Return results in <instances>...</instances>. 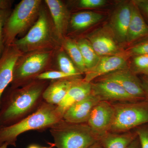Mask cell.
Wrapping results in <instances>:
<instances>
[{
	"label": "cell",
	"mask_w": 148,
	"mask_h": 148,
	"mask_svg": "<svg viewBox=\"0 0 148 148\" xmlns=\"http://www.w3.org/2000/svg\"><path fill=\"white\" fill-rule=\"evenodd\" d=\"M49 83L36 79L21 87L6 88L0 102V126L15 124L36 110Z\"/></svg>",
	"instance_id": "6da1fadb"
},
{
	"label": "cell",
	"mask_w": 148,
	"mask_h": 148,
	"mask_svg": "<svg viewBox=\"0 0 148 148\" xmlns=\"http://www.w3.org/2000/svg\"><path fill=\"white\" fill-rule=\"evenodd\" d=\"M57 106L43 101L36 110L15 124L0 126V146H16L18 136L30 130L50 128L63 119Z\"/></svg>",
	"instance_id": "7a4b0ae2"
},
{
	"label": "cell",
	"mask_w": 148,
	"mask_h": 148,
	"mask_svg": "<svg viewBox=\"0 0 148 148\" xmlns=\"http://www.w3.org/2000/svg\"><path fill=\"white\" fill-rule=\"evenodd\" d=\"M12 44L22 53L42 49H57L61 47V41L47 9L42 5L35 24L25 36L15 40Z\"/></svg>",
	"instance_id": "3957f363"
},
{
	"label": "cell",
	"mask_w": 148,
	"mask_h": 148,
	"mask_svg": "<svg viewBox=\"0 0 148 148\" xmlns=\"http://www.w3.org/2000/svg\"><path fill=\"white\" fill-rule=\"evenodd\" d=\"M56 49H42L22 53L16 61L10 87H21L36 80L44 72L53 70Z\"/></svg>",
	"instance_id": "277c9868"
},
{
	"label": "cell",
	"mask_w": 148,
	"mask_h": 148,
	"mask_svg": "<svg viewBox=\"0 0 148 148\" xmlns=\"http://www.w3.org/2000/svg\"><path fill=\"white\" fill-rule=\"evenodd\" d=\"M57 148H87L99 138L86 123H74L62 119L49 128Z\"/></svg>",
	"instance_id": "5b68a950"
},
{
	"label": "cell",
	"mask_w": 148,
	"mask_h": 148,
	"mask_svg": "<svg viewBox=\"0 0 148 148\" xmlns=\"http://www.w3.org/2000/svg\"><path fill=\"white\" fill-rule=\"evenodd\" d=\"M41 0H22L7 19L3 29L5 45L12 44L18 35L29 31L38 17L42 5Z\"/></svg>",
	"instance_id": "8992f818"
},
{
	"label": "cell",
	"mask_w": 148,
	"mask_h": 148,
	"mask_svg": "<svg viewBox=\"0 0 148 148\" xmlns=\"http://www.w3.org/2000/svg\"><path fill=\"white\" fill-rule=\"evenodd\" d=\"M114 119L110 132L121 133L148 123V100L112 103Z\"/></svg>",
	"instance_id": "52a82bcc"
},
{
	"label": "cell",
	"mask_w": 148,
	"mask_h": 148,
	"mask_svg": "<svg viewBox=\"0 0 148 148\" xmlns=\"http://www.w3.org/2000/svg\"><path fill=\"white\" fill-rule=\"evenodd\" d=\"M114 116L112 103L100 101L93 108L86 123L100 139L101 136L110 132Z\"/></svg>",
	"instance_id": "ba28073f"
},
{
	"label": "cell",
	"mask_w": 148,
	"mask_h": 148,
	"mask_svg": "<svg viewBox=\"0 0 148 148\" xmlns=\"http://www.w3.org/2000/svg\"><path fill=\"white\" fill-rule=\"evenodd\" d=\"M91 93L101 101L111 103L142 101L134 98L116 83L106 80L91 82Z\"/></svg>",
	"instance_id": "9c48e42d"
},
{
	"label": "cell",
	"mask_w": 148,
	"mask_h": 148,
	"mask_svg": "<svg viewBox=\"0 0 148 148\" xmlns=\"http://www.w3.org/2000/svg\"><path fill=\"white\" fill-rule=\"evenodd\" d=\"M97 79L106 80L116 83L134 98L140 100L146 99L140 78L130 69L116 71Z\"/></svg>",
	"instance_id": "30bf717a"
},
{
	"label": "cell",
	"mask_w": 148,
	"mask_h": 148,
	"mask_svg": "<svg viewBox=\"0 0 148 148\" xmlns=\"http://www.w3.org/2000/svg\"><path fill=\"white\" fill-rule=\"evenodd\" d=\"M130 69L127 59L120 55L101 57L98 64L85 73L83 79L88 82L113 72Z\"/></svg>",
	"instance_id": "8fae6325"
},
{
	"label": "cell",
	"mask_w": 148,
	"mask_h": 148,
	"mask_svg": "<svg viewBox=\"0 0 148 148\" xmlns=\"http://www.w3.org/2000/svg\"><path fill=\"white\" fill-rule=\"evenodd\" d=\"M22 54L20 51L12 44L6 46L0 58V102L3 93L12 81L14 66Z\"/></svg>",
	"instance_id": "7c38bea8"
},
{
	"label": "cell",
	"mask_w": 148,
	"mask_h": 148,
	"mask_svg": "<svg viewBox=\"0 0 148 148\" xmlns=\"http://www.w3.org/2000/svg\"><path fill=\"white\" fill-rule=\"evenodd\" d=\"M132 1L123 3L114 11L110 21L112 33L120 42H126L132 12Z\"/></svg>",
	"instance_id": "4fadbf2b"
},
{
	"label": "cell",
	"mask_w": 148,
	"mask_h": 148,
	"mask_svg": "<svg viewBox=\"0 0 148 148\" xmlns=\"http://www.w3.org/2000/svg\"><path fill=\"white\" fill-rule=\"evenodd\" d=\"M46 4L55 28L56 34L60 41L66 37L69 25V12L65 4L60 0H45Z\"/></svg>",
	"instance_id": "5bb4252c"
},
{
	"label": "cell",
	"mask_w": 148,
	"mask_h": 148,
	"mask_svg": "<svg viewBox=\"0 0 148 148\" xmlns=\"http://www.w3.org/2000/svg\"><path fill=\"white\" fill-rule=\"evenodd\" d=\"M86 39L99 56L119 55V47L113 34L104 30H98L88 34Z\"/></svg>",
	"instance_id": "9a60e30c"
},
{
	"label": "cell",
	"mask_w": 148,
	"mask_h": 148,
	"mask_svg": "<svg viewBox=\"0 0 148 148\" xmlns=\"http://www.w3.org/2000/svg\"><path fill=\"white\" fill-rule=\"evenodd\" d=\"M100 101L91 93L70 107L64 113L63 119L71 123H86L93 108Z\"/></svg>",
	"instance_id": "2e32d148"
},
{
	"label": "cell",
	"mask_w": 148,
	"mask_h": 148,
	"mask_svg": "<svg viewBox=\"0 0 148 148\" xmlns=\"http://www.w3.org/2000/svg\"><path fill=\"white\" fill-rule=\"evenodd\" d=\"M91 93V82H87L80 77L74 79L65 98L57 106L58 110L64 116L70 107L82 101Z\"/></svg>",
	"instance_id": "e0dca14e"
},
{
	"label": "cell",
	"mask_w": 148,
	"mask_h": 148,
	"mask_svg": "<svg viewBox=\"0 0 148 148\" xmlns=\"http://www.w3.org/2000/svg\"><path fill=\"white\" fill-rule=\"evenodd\" d=\"M132 3V15L127 30L126 42L132 44L148 36V24L137 6Z\"/></svg>",
	"instance_id": "ac0fdd59"
},
{
	"label": "cell",
	"mask_w": 148,
	"mask_h": 148,
	"mask_svg": "<svg viewBox=\"0 0 148 148\" xmlns=\"http://www.w3.org/2000/svg\"><path fill=\"white\" fill-rule=\"evenodd\" d=\"M75 78H76L51 81L43 93V101L48 104L58 106L65 98Z\"/></svg>",
	"instance_id": "d6986e66"
},
{
	"label": "cell",
	"mask_w": 148,
	"mask_h": 148,
	"mask_svg": "<svg viewBox=\"0 0 148 148\" xmlns=\"http://www.w3.org/2000/svg\"><path fill=\"white\" fill-rule=\"evenodd\" d=\"M138 137L134 130L121 133L108 132L99 139L102 148H127Z\"/></svg>",
	"instance_id": "ffe728a7"
},
{
	"label": "cell",
	"mask_w": 148,
	"mask_h": 148,
	"mask_svg": "<svg viewBox=\"0 0 148 148\" xmlns=\"http://www.w3.org/2000/svg\"><path fill=\"white\" fill-rule=\"evenodd\" d=\"M103 18L102 14L93 12H76L70 18L69 24L74 31H82L98 23Z\"/></svg>",
	"instance_id": "44dd1931"
},
{
	"label": "cell",
	"mask_w": 148,
	"mask_h": 148,
	"mask_svg": "<svg viewBox=\"0 0 148 148\" xmlns=\"http://www.w3.org/2000/svg\"><path fill=\"white\" fill-rule=\"evenodd\" d=\"M54 64L57 66L56 70L75 77H80L81 75L82 74L78 70L71 59L61 47L56 50L53 61V64Z\"/></svg>",
	"instance_id": "7402d4cb"
},
{
	"label": "cell",
	"mask_w": 148,
	"mask_h": 148,
	"mask_svg": "<svg viewBox=\"0 0 148 148\" xmlns=\"http://www.w3.org/2000/svg\"><path fill=\"white\" fill-rule=\"evenodd\" d=\"M61 47L71 59L78 70L82 73H85L87 70L76 42L66 37L61 41Z\"/></svg>",
	"instance_id": "603a6c76"
},
{
	"label": "cell",
	"mask_w": 148,
	"mask_h": 148,
	"mask_svg": "<svg viewBox=\"0 0 148 148\" xmlns=\"http://www.w3.org/2000/svg\"><path fill=\"white\" fill-rule=\"evenodd\" d=\"M76 42L81 52L87 72L97 65L101 57L95 52L87 39L82 38Z\"/></svg>",
	"instance_id": "cb8c5ba5"
},
{
	"label": "cell",
	"mask_w": 148,
	"mask_h": 148,
	"mask_svg": "<svg viewBox=\"0 0 148 148\" xmlns=\"http://www.w3.org/2000/svg\"><path fill=\"white\" fill-rule=\"evenodd\" d=\"M127 55L131 57L143 54L148 55V36L131 45L127 50Z\"/></svg>",
	"instance_id": "d4e9b609"
},
{
	"label": "cell",
	"mask_w": 148,
	"mask_h": 148,
	"mask_svg": "<svg viewBox=\"0 0 148 148\" xmlns=\"http://www.w3.org/2000/svg\"><path fill=\"white\" fill-rule=\"evenodd\" d=\"M130 69L136 75H141L148 68V55L143 54L132 57Z\"/></svg>",
	"instance_id": "484cf974"
},
{
	"label": "cell",
	"mask_w": 148,
	"mask_h": 148,
	"mask_svg": "<svg viewBox=\"0 0 148 148\" xmlns=\"http://www.w3.org/2000/svg\"><path fill=\"white\" fill-rule=\"evenodd\" d=\"M72 78L77 77H75L58 70H52L47 71L39 75L36 78V80L53 81Z\"/></svg>",
	"instance_id": "4316f807"
},
{
	"label": "cell",
	"mask_w": 148,
	"mask_h": 148,
	"mask_svg": "<svg viewBox=\"0 0 148 148\" xmlns=\"http://www.w3.org/2000/svg\"><path fill=\"white\" fill-rule=\"evenodd\" d=\"M12 11L11 10H2L0 9V58L5 47L4 42V27L7 19L10 15Z\"/></svg>",
	"instance_id": "83f0119b"
},
{
	"label": "cell",
	"mask_w": 148,
	"mask_h": 148,
	"mask_svg": "<svg viewBox=\"0 0 148 148\" xmlns=\"http://www.w3.org/2000/svg\"><path fill=\"white\" fill-rule=\"evenodd\" d=\"M138 135L141 148H148V123L134 129Z\"/></svg>",
	"instance_id": "f1b7e54d"
},
{
	"label": "cell",
	"mask_w": 148,
	"mask_h": 148,
	"mask_svg": "<svg viewBox=\"0 0 148 148\" xmlns=\"http://www.w3.org/2000/svg\"><path fill=\"white\" fill-rule=\"evenodd\" d=\"M107 3L105 0H80L78 6L81 8H93L101 7Z\"/></svg>",
	"instance_id": "f546056e"
},
{
	"label": "cell",
	"mask_w": 148,
	"mask_h": 148,
	"mask_svg": "<svg viewBox=\"0 0 148 148\" xmlns=\"http://www.w3.org/2000/svg\"><path fill=\"white\" fill-rule=\"evenodd\" d=\"M132 1L138 7L148 24V0H134Z\"/></svg>",
	"instance_id": "4dcf8cb0"
},
{
	"label": "cell",
	"mask_w": 148,
	"mask_h": 148,
	"mask_svg": "<svg viewBox=\"0 0 148 148\" xmlns=\"http://www.w3.org/2000/svg\"><path fill=\"white\" fill-rule=\"evenodd\" d=\"M140 79L143 90L145 94L146 99L148 100V76L143 75Z\"/></svg>",
	"instance_id": "1f68e13d"
},
{
	"label": "cell",
	"mask_w": 148,
	"mask_h": 148,
	"mask_svg": "<svg viewBox=\"0 0 148 148\" xmlns=\"http://www.w3.org/2000/svg\"><path fill=\"white\" fill-rule=\"evenodd\" d=\"M12 1L10 0H0V9L2 10H9Z\"/></svg>",
	"instance_id": "d6a6232c"
},
{
	"label": "cell",
	"mask_w": 148,
	"mask_h": 148,
	"mask_svg": "<svg viewBox=\"0 0 148 148\" xmlns=\"http://www.w3.org/2000/svg\"><path fill=\"white\" fill-rule=\"evenodd\" d=\"M127 148H141L140 141L138 137L129 145Z\"/></svg>",
	"instance_id": "836d02e7"
},
{
	"label": "cell",
	"mask_w": 148,
	"mask_h": 148,
	"mask_svg": "<svg viewBox=\"0 0 148 148\" xmlns=\"http://www.w3.org/2000/svg\"><path fill=\"white\" fill-rule=\"evenodd\" d=\"M87 148H102L101 144L99 141L97 143H94V144L90 146Z\"/></svg>",
	"instance_id": "e575fe53"
},
{
	"label": "cell",
	"mask_w": 148,
	"mask_h": 148,
	"mask_svg": "<svg viewBox=\"0 0 148 148\" xmlns=\"http://www.w3.org/2000/svg\"><path fill=\"white\" fill-rule=\"evenodd\" d=\"M141 75H144L148 76V68L147 69H146L145 71H143L142 72V73Z\"/></svg>",
	"instance_id": "d590c367"
},
{
	"label": "cell",
	"mask_w": 148,
	"mask_h": 148,
	"mask_svg": "<svg viewBox=\"0 0 148 148\" xmlns=\"http://www.w3.org/2000/svg\"><path fill=\"white\" fill-rule=\"evenodd\" d=\"M39 147L36 145H31L29 146V147L28 148H40Z\"/></svg>",
	"instance_id": "8d00e7d4"
},
{
	"label": "cell",
	"mask_w": 148,
	"mask_h": 148,
	"mask_svg": "<svg viewBox=\"0 0 148 148\" xmlns=\"http://www.w3.org/2000/svg\"><path fill=\"white\" fill-rule=\"evenodd\" d=\"M8 146V145H7L5 144V145H3L1 146H0V148H7Z\"/></svg>",
	"instance_id": "74e56055"
},
{
	"label": "cell",
	"mask_w": 148,
	"mask_h": 148,
	"mask_svg": "<svg viewBox=\"0 0 148 148\" xmlns=\"http://www.w3.org/2000/svg\"><path fill=\"white\" fill-rule=\"evenodd\" d=\"M52 147H53V146L51 145V147H41L40 148H52Z\"/></svg>",
	"instance_id": "f35d334b"
},
{
	"label": "cell",
	"mask_w": 148,
	"mask_h": 148,
	"mask_svg": "<svg viewBox=\"0 0 148 148\" xmlns=\"http://www.w3.org/2000/svg\"></svg>",
	"instance_id": "ab89813d"
}]
</instances>
